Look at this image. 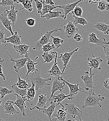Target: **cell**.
Here are the masks:
<instances>
[{
  "label": "cell",
  "instance_id": "ee69618b",
  "mask_svg": "<svg viewBox=\"0 0 109 121\" xmlns=\"http://www.w3.org/2000/svg\"><path fill=\"white\" fill-rule=\"evenodd\" d=\"M27 24L29 27H33L35 25L36 20L32 18H29L26 20Z\"/></svg>",
  "mask_w": 109,
  "mask_h": 121
},
{
  "label": "cell",
  "instance_id": "f1b7e54d",
  "mask_svg": "<svg viewBox=\"0 0 109 121\" xmlns=\"http://www.w3.org/2000/svg\"><path fill=\"white\" fill-rule=\"evenodd\" d=\"M61 11H51L49 12V13H47L46 14L42 16H40L41 18H46L47 19V21L51 19L52 18H58V17H62L64 19V15H62Z\"/></svg>",
  "mask_w": 109,
  "mask_h": 121
},
{
  "label": "cell",
  "instance_id": "c3c4849f",
  "mask_svg": "<svg viewBox=\"0 0 109 121\" xmlns=\"http://www.w3.org/2000/svg\"><path fill=\"white\" fill-rule=\"evenodd\" d=\"M44 3L46 4H49L52 6H55V4L56 3H54V2L52 1V0H44Z\"/></svg>",
  "mask_w": 109,
  "mask_h": 121
},
{
  "label": "cell",
  "instance_id": "d6a6232c",
  "mask_svg": "<svg viewBox=\"0 0 109 121\" xmlns=\"http://www.w3.org/2000/svg\"><path fill=\"white\" fill-rule=\"evenodd\" d=\"M11 88L13 89L12 91L15 92V94L19 95L20 96H21L22 97V98L24 99V98L26 95V94H27L28 89H19L16 86V85L15 84L12 85Z\"/></svg>",
  "mask_w": 109,
  "mask_h": 121
},
{
  "label": "cell",
  "instance_id": "484cf974",
  "mask_svg": "<svg viewBox=\"0 0 109 121\" xmlns=\"http://www.w3.org/2000/svg\"><path fill=\"white\" fill-rule=\"evenodd\" d=\"M35 94L36 91L35 90L34 85L31 83V86L28 89L26 95L24 98L25 102H30L31 100H32L35 97Z\"/></svg>",
  "mask_w": 109,
  "mask_h": 121
},
{
  "label": "cell",
  "instance_id": "1f68e13d",
  "mask_svg": "<svg viewBox=\"0 0 109 121\" xmlns=\"http://www.w3.org/2000/svg\"><path fill=\"white\" fill-rule=\"evenodd\" d=\"M69 14L71 15L72 16V17H73L74 18V19L73 21H72V22L75 26L77 24H80L82 25H87V24H90L84 18L77 17L73 14V13L72 12H71L70 13H69Z\"/></svg>",
  "mask_w": 109,
  "mask_h": 121
},
{
  "label": "cell",
  "instance_id": "6da1fadb",
  "mask_svg": "<svg viewBox=\"0 0 109 121\" xmlns=\"http://www.w3.org/2000/svg\"><path fill=\"white\" fill-rule=\"evenodd\" d=\"M105 97L101 96L100 95H97L93 90H91L88 95L84 100V104L82 108H84L87 107H99L102 108V104L100 102L103 101Z\"/></svg>",
  "mask_w": 109,
  "mask_h": 121
},
{
  "label": "cell",
  "instance_id": "30bf717a",
  "mask_svg": "<svg viewBox=\"0 0 109 121\" xmlns=\"http://www.w3.org/2000/svg\"><path fill=\"white\" fill-rule=\"evenodd\" d=\"M88 41L91 43H93L101 47H104L105 46L109 45V42L106 41V39L104 37H102L100 39H98L97 37L96 34L92 33L88 35Z\"/></svg>",
  "mask_w": 109,
  "mask_h": 121
},
{
  "label": "cell",
  "instance_id": "bcb514c9",
  "mask_svg": "<svg viewBox=\"0 0 109 121\" xmlns=\"http://www.w3.org/2000/svg\"><path fill=\"white\" fill-rule=\"evenodd\" d=\"M104 87L107 89V90H109V79L107 78L106 80H105L104 82Z\"/></svg>",
  "mask_w": 109,
  "mask_h": 121
},
{
  "label": "cell",
  "instance_id": "f6af8a7d",
  "mask_svg": "<svg viewBox=\"0 0 109 121\" xmlns=\"http://www.w3.org/2000/svg\"><path fill=\"white\" fill-rule=\"evenodd\" d=\"M73 39H74V40H75L76 41H77L78 42H81L83 40L82 36L78 33H76L73 35Z\"/></svg>",
  "mask_w": 109,
  "mask_h": 121
},
{
  "label": "cell",
  "instance_id": "7bdbcfd3",
  "mask_svg": "<svg viewBox=\"0 0 109 121\" xmlns=\"http://www.w3.org/2000/svg\"><path fill=\"white\" fill-rule=\"evenodd\" d=\"M104 48V52L105 55V57H106V61H107V65H109V45L105 46L103 47Z\"/></svg>",
  "mask_w": 109,
  "mask_h": 121
},
{
  "label": "cell",
  "instance_id": "d4e9b609",
  "mask_svg": "<svg viewBox=\"0 0 109 121\" xmlns=\"http://www.w3.org/2000/svg\"><path fill=\"white\" fill-rule=\"evenodd\" d=\"M53 117L56 118L59 121H65L67 117V112L65 108H58L56 114H53Z\"/></svg>",
  "mask_w": 109,
  "mask_h": 121
},
{
  "label": "cell",
  "instance_id": "ba28073f",
  "mask_svg": "<svg viewBox=\"0 0 109 121\" xmlns=\"http://www.w3.org/2000/svg\"><path fill=\"white\" fill-rule=\"evenodd\" d=\"M58 58V53L56 54V56L54 58V61L53 65L50 70L48 71V73L49 75L55 77V78H59L62 75H66V73H62L61 71L60 70L59 67H58V64H60V62H57Z\"/></svg>",
  "mask_w": 109,
  "mask_h": 121
},
{
  "label": "cell",
  "instance_id": "8d00e7d4",
  "mask_svg": "<svg viewBox=\"0 0 109 121\" xmlns=\"http://www.w3.org/2000/svg\"><path fill=\"white\" fill-rule=\"evenodd\" d=\"M13 92V91H11L8 90V88L6 87H0V97L1 99H3L4 98L6 95L11 94Z\"/></svg>",
  "mask_w": 109,
  "mask_h": 121
},
{
  "label": "cell",
  "instance_id": "d590c367",
  "mask_svg": "<svg viewBox=\"0 0 109 121\" xmlns=\"http://www.w3.org/2000/svg\"><path fill=\"white\" fill-rule=\"evenodd\" d=\"M97 9L101 11L108 10L109 9V3H107L106 1L103 0H100L98 1Z\"/></svg>",
  "mask_w": 109,
  "mask_h": 121
},
{
  "label": "cell",
  "instance_id": "cb8c5ba5",
  "mask_svg": "<svg viewBox=\"0 0 109 121\" xmlns=\"http://www.w3.org/2000/svg\"><path fill=\"white\" fill-rule=\"evenodd\" d=\"M13 47L17 54L22 56L28 54V49L30 46L24 43L19 45H14Z\"/></svg>",
  "mask_w": 109,
  "mask_h": 121
},
{
  "label": "cell",
  "instance_id": "ac0fdd59",
  "mask_svg": "<svg viewBox=\"0 0 109 121\" xmlns=\"http://www.w3.org/2000/svg\"><path fill=\"white\" fill-rule=\"evenodd\" d=\"M84 0H78V1L70 3V4H67L66 5H60L58 6L59 8H61L62 9L64 12V20H65L66 18V16L67 15L73 11L74 9L77 6L78 4L81 2L83 1Z\"/></svg>",
  "mask_w": 109,
  "mask_h": 121
},
{
  "label": "cell",
  "instance_id": "9c48e42d",
  "mask_svg": "<svg viewBox=\"0 0 109 121\" xmlns=\"http://www.w3.org/2000/svg\"><path fill=\"white\" fill-rule=\"evenodd\" d=\"M62 48L63 51L64 52V54H61L60 56L58 57V58L61 59L63 61V68L62 71L61 72L62 73H64L65 69L69 60H70L71 57L72 56L75 52L78 51V50H79V48H77L76 49H75L74 50H73L70 52H66L65 51L64 49H63V47H62Z\"/></svg>",
  "mask_w": 109,
  "mask_h": 121
},
{
  "label": "cell",
  "instance_id": "9a60e30c",
  "mask_svg": "<svg viewBox=\"0 0 109 121\" xmlns=\"http://www.w3.org/2000/svg\"><path fill=\"white\" fill-rule=\"evenodd\" d=\"M0 21L3 26L10 32L12 35H13L14 33L12 30V24L11 22L8 18L7 12L6 10L2 14L0 15Z\"/></svg>",
  "mask_w": 109,
  "mask_h": 121
},
{
  "label": "cell",
  "instance_id": "7dc6e473",
  "mask_svg": "<svg viewBox=\"0 0 109 121\" xmlns=\"http://www.w3.org/2000/svg\"><path fill=\"white\" fill-rule=\"evenodd\" d=\"M2 67V64H0V76H1L2 78V79L4 81H5L6 80V77H5V75L3 73Z\"/></svg>",
  "mask_w": 109,
  "mask_h": 121
},
{
  "label": "cell",
  "instance_id": "816d5d0a",
  "mask_svg": "<svg viewBox=\"0 0 109 121\" xmlns=\"http://www.w3.org/2000/svg\"><path fill=\"white\" fill-rule=\"evenodd\" d=\"M57 119L56 118L53 117V119L52 120V121H57Z\"/></svg>",
  "mask_w": 109,
  "mask_h": 121
},
{
  "label": "cell",
  "instance_id": "4fadbf2b",
  "mask_svg": "<svg viewBox=\"0 0 109 121\" xmlns=\"http://www.w3.org/2000/svg\"><path fill=\"white\" fill-rule=\"evenodd\" d=\"M92 54V57L87 58V60L89 61L88 65L90 68L92 69H98L99 70L101 69V68L99 67L101 63L103 62V60L100 57H95L94 56L93 51L91 52Z\"/></svg>",
  "mask_w": 109,
  "mask_h": 121
},
{
  "label": "cell",
  "instance_id": "277c9868",
  "mask_svg": "<svg viewBox=\"0 0 109 121\" xmlns=\"http://www.w3.org/2000/svg\"><path fill=\"white\" fill-rule=\"evenodd\" d=\"M90 76L89 75V72L88 71H85V75L81 77V79L84 82V89L86 91H88L90 89L93 90L95 88L94 85V81L93 79V76L94 74L92 73V69L90 68Z\"/></svg>",
  "mask_w": 109,
  "mask_h": 121
},
{
  "label": "cell",
  "instance_id": "4dcf8cb0",
  "mask_svg": "<svg viewBox=\"0 0 109 121\" xmlns=\"http://www.w3.org/2000/svg\"><path fill=\"white\" fill-rule=\"evenodd\" d=\"M18 74V81L16 83V86L21 89H26L29 88L31 85H29V84L28 83V81L25 80H22L21 79L20 77V75Z\"/></svg>",
  "mask_w": 109,
  "mask_h": 121
},
{
  "label": "cell",
  "instance_id": "7c38bea8",
  "mask_svg": "<svg viewBox=\"0 0 109 121\" xmlns=\"http://www.w3.org/2000/svg\"><path fill=\"white\" fill-rule=\"evenodd\" d=\"M38 101L35 105H33L31 104L30 107V110H32L34 109L37 110L40 108H46L47 103L48 102V97H47L46 94L40 95L38 96Z\"/></svg>",
  "mask_w": 109,
  "mask_h": 121
},
{
  "label": "cell",
  "instance_id": "e0dca14e",
  "mask_svg": "<svg viewBox=\"0 0 109 121\" xmlns=\"http://www.w3.org/2000/svg\"><path fill=\"white\" fill-rule=\"evenodd\" d=\"M14 105V102L10 100L7 101L3 106V108L5 110V113L11 116L15 115L16 116V114H19V112L16 109Z\"/></svg>",
  "mask_w": 109,
  "mask_h": 121
},
{
  "label": "cell",
  "instance_id": "11a10c76",
  "mask_svg": "<svg viewBox=\"0 0 109 121\" xmlns=\"http://www.w3.org/2000/svg\"><path fill=\"white\" fill-rule=\"evenodd\" d=\"M103 0V1H106V2L107 3H109V0Z\"/></svg>",
  "mask_w": 109,
  "mask_h": 121
},
{
  "label": "cell",
  "instance_id": "2e32d148",
  "mask_svg": "<svg viewBox=\"0 0 109 121\" xmlns=\"http://www.w3.org/2000/svg\"><path fill=\"white\" fill-rule=\"evenodd\" d=\"M62 80L65 83V84H66L69 89H70V93L69 95H71L72 96L73 95H76L78 94V92L79 91H81L82 92H83L84 93L87 94H88V93L86 92H85V91H83V90L84 89V88H79L78 86H79V83H77V84H73L70 83L69 81H67L65 80L64 79H63V78H62Z\"/></svg>",
  "mask_w": 109,
  "mask_h": 121
},
{
  "label": "cell",
  "instance_id": "44dd1931",
  "mask_svg": "<svg viewBox=\"0 0 109 121\" xmlns=\"http://www.w3.org/2000/svg\"><path fill=\"white\" fill-rule=\"evenodd\" d=\"M7 12V16L8 20L11 22L13 27L15 26L17 19V14L18 11L15 9V6H11V9L9 10H6Z\"/></svg>",
  "mask_w": 109,
  "mask_h": 121
},
{
  "label": "cell",
  "instance_id": "4316f807",
  "mask_svg": "<svg viewBox=\"0 0 109 121\" xmlns=\"http://www.w3.org/2000/svg\"><path fill=\"white\" fill-rule=\"evenodd\" d=\"M57 54V52L55 51H49L48 52H44V53L42 55V57L44 59V61L41 63L45 62L48 63L51 62L55 58Z\"/></svg>",
  "mask_w": 109,
  "mask_h": 121
},
{
  "label": "cell",
  "instance_id": "b9f144b4",
  "mask_svg": "<svg viewBox=\"0 0 109 121\" xmlns=\"http://www.w3.org/2000/svg\"><path fill=\"white\" fill-rule=\"evenodd\" d=\"M5 32L0 27V45L2 43H6L5 41Z\"/></svg>",
  "mask_w": 109,
  "mask_h": 121
},
{
  "label": "cell",
  "instance_id": "6f0895ef",
  "mask_svg": "<svg viewBox=\"0 0 109 121\" xmlns=\"http://www.w3.org/2000/svg\"><path fill=\"white\" fill-rule=\"evenodd\" d=\"M2 101L1 100H0V107H1V104H2Z\"/></svg>",
  "mask_w": 109,
  "mask_h": 121
},
{
  "label": "cell",
  "instance_id": "7a4b0ae2",
  "mask_svg": "<svg viewBox=\"0 0 109 121\" xmlns=\"http://www.w3.org/2000/svg\"><path fill=\"white\" fill-rule=\"evenodd\" d=\"M28 79L30 81L31 83L34 84L35 91H38L39 89L46 87L47 86H50L51 84L47 83V82L52 80L51 78L46 79L42 78L40 76V71L38 69H36V70L32 72L31 77L28 78Z\"/></svg>",
  "mask_w": 109,
  "mask_h": 121
},
{
  "label": "cell",
  "instance_id": "83f0119b",
  "mask_svg": "<svg viewBox=\"0 0 109 121\" xmlns=\"http://www.w3.org/2000/svg\"><path fill=\"white\" fill-rule=\"evenodd\" d=\"M94 28L99 30L105 35L109 34V26L103 22H97L93 26Z\"/></svg>",
  "mask_w": 109,
  "mask_h": 121
},
{
  "label": "cell",
  "instance_id": "3957f363",
  "mask_svg": "<svg viewBox=\"0 0 109 121\" xmlns=\"http://www.w3.org/2000/svg\"><path fill=\"white\" fill-rule=\"evenodd\" d=\"M61 30H62L61 28H56L55 29L53 30H51L49 31H47L44 35H42V36L40 38V39L35 43L34 45L32 48V49L33 50H40L41 49L43 46L49 43L50 36L53 33Z\"/></svg>",
  "mask_w": 109,
  "mask_h": 121
},
{
  "label": "cell",
  "instance_id": "9f6ffc18",
  "mask_svg": "<svg viewBox=\"0 0 109 121\" xmlns=\"http://www.w3.org/2000/svg\"><path fill=\"white\" fill-rule=\"evenodd\" d=\"M0 121H6L4 119H2V118H1L0 117Z\"/></svg>",
  "mask_w": 109,
  "mask_h": 121
},
{
  "label": "cell",
  "instance_id": "836d02e7",
  "mask_svg": "<svg viewBox=\"0 0 109 121\" xmlns=\"http://www.w3.org/2000/svg\"><path fill=\"white\" fill-rule=\"evenodd\" d=\"M33 0H26L22 3L23 8L20 9V10L25 9L29 12H32L33 9L32 6V2Z\"/></svg>",
  "mask_w": 109,
  "mask_h": 121
},
{
  "label": "cell",
  "instance_id": "681fc988",
  "mask_svg": "<svg viewBox=\"0 0 109 121\" xmlns=\"http://www.w3.org/2000/svg\"><path fill=\"white\" fill-rule=\"evenodd\" d=\"M26 0H14V2H16V4H19L21 3L22 4L24 1H25Z\"/></svg>",
  "mask_w": 109,
  "mask_h": 121
},
{
  "label": "cell",
  "instance_id": "e575fe53",
  "mask_svg": "<svg viewBox=\"0 0 109 121\" xmlns=\"http://www.w3.org/2000/svg\"><path fill=\"white\" fill-rule=\"evenodd\" d=\"M52 38L53 44L55 47V48H59L60 47H62V44L64 43V40L60 38L59 37H55L52 35H51L50 36Z\"/></svg>",
  "mask_w": 109,
  "mask_h": 121
},
{
  "label": "cell",
  "instance_id": "74e56055",
  "mask_svg": "<svg viewBox=\"0 0 109 121\" xmlns=\"http://www.w3.org/2000/svg\"><path fill=\"white\" fill-rule=\"evenodd\" d=\"M54 48H55V47H54V45L53 44H51L50 43L43 46L41 48L42 50L44 52H48L51 51Z\"/></svg>",
  "mask_w": 109,
  "mask_h": 121
},
{
  "label": "cell",
  "instance_id": "f546056e",
  "mask_svg": "<svg viewBox=\"0 0 109 121\" xmlns=\"http://www.w3.org/2000/svg\"><path fill=\"white\" fill-rule=\"evenodd\" d=\"M41 2L42 3V9L41 10V15H40V16H42L49 13V12L52 11L53 9L56 8H59L58 6H52L51 5L45 4L44 0H41Z\"/></svg>",
  "mask_w": 109,
  "mask_h": 121
},
{
  "label": "cell",
  "instance_id": "8fae6325",
  "mask_svg": "<svg viewBox=\"0 0 109 121\" xmlns=\"http://www.w3.org/2000/svg\"><path fill=\"white\" fill-rule=\"evenodd\" d=\"M65 34L68 38H71L78 31V28L73 23L72 21H68L66 25L64 26Z\"/></svg>",
  "mask_w": 109,
  "mask_h": 121
},
{
  "label": "cell",
  "instance_id": "f5cc1de1",
  "mask_svg": "<svg viewBox=\"0 0 109 121\" xmlns=\"http://www.w3.org/2000/svg\"><path fill=\"white\" fill-rule=\"evenodd\" d=\"M4 61V59H2L1 58H0V63L3 62Z\"/></svg>",
  "mask_w": 109,
  "mask_h": 121
},
{
  "label": "cell",
  "instance_id": "603a6c76",
  "mask_svg": "<svg viewBox=\"0 0 109 121\" xmlns=\"http://www.w3.org/2000/svg\"><path fill=\"white\" fill-rule=\"evenodd\" d=\"M21 36L18 34L17 31H16L13 35L7 38H5L6 42L13 44L14 45H19L21 44L20 39Z\"/></svg>",
  "mask_w": 109,
  "mask_h": 121
},
{
  "label": "cell",
  "instance_id": "f35d334b",
  "mask_svg": "<svg viewBox=\"0 0 109 121\" xmlns=\"http://www.w3.org/2000/svg\"><path fill=\"white\" fill-rule=\"evenodd\" d=\"M0 5L4 7L6 9L7 6H14V1L13 0H1Z\"/></svg>",
  "mask_w": 109,
  "mask_h": 121
},
{
  "label": "cell",
  "instance_id": "8992f818",
  "mask_svg": "<svg viewBox=\"0 0 109 121\" xmlns=\"http://www.w3.org/2000/svg\"><path fill=\"white\" fill-rule=\"evenodd\" d=\"M65 105L66 106V111L72 117L75 118L76 117L78 116L80 121L82 120L83 112L75 106L74 104H65Z\"/></svg>",
  "mask_w": 109,
  "mask_h": 121
},
{
  "label": "cell",
  "instance_id": "ab89813d",
  "mask_svg": "<svg viewBox=\"0 0 109 121\" xmlns=\"http://www.w3.org/2000/svg\"><path fill=\"white\" fill-rule=\"evenodd\" d=\"M73 14L77 17H81L83 14V9L80 7L77 6L72 11Z\"/></svg>",
  "mask_w": 109,
  "mask_h": 121
},
{
  "label": "cell",
  "instance_id": "d6986e66",
  "mask_svg": "<svg viewBox=\"0 0 109 121\" xmlns=\"http://www.w3.org/2000/svg\"><path fill=\"white\" fill-rule=\"evenodd\" d=\"M16 97V100L15 102H14V105L17 106L19 109L20 111V112L22 114V115L23 117L26 116L25 114V109L27 108L25 104V101L24 99L22 98L21 96H20L19 95L15 94H14Z\"/></svg>",
  "mask_w": 109,
  "mask_h": 121
},
{
  "label": "cell",
  "instance_id": "60d3db41",
  "mask_svg": "<svg viewBox=\"0 0 109 121\" xmlns=\"http://www.w3.org/2000/svg\"><path fill=\"white\" fill-rule=\"evenodd\" d=\"M35 4L37 10V13L40 15H41V10L42 9V3L41 2V0L39 1V0H34Z\"/></svg>",
  "mask_w": 109,
  "mask_h": 121
},
{
  "label": "cell",
  "instance_id": "db71d44e",
  "mask_svg": "<svg viewBox=\"0 0 109 121\" xmlns=\"http://www.w3.org/2000/svg\"><path fill=\"white\" fill-rule=\"evenodd\" d=\"M77 121V120H71V119H69V120H67V121ZM82 121V120H81V121Z\"/></svg>",
  "mask_w": 109,
  "mask_h": 121
},
{
  "label": "cell",
  "instance_id": "7402d4cb",
  "mask_svg": "<svg viewBox=\"0 0 109 121\" xmlns=\"http://www.w3.org/2000/svg\"><path fill=\"white\" fill-rule=\"evenodd\" d=\"M50 105L48 108H46V107L42 108H40L37 110L39 111H42L43 114L44 115H46L48 117V119L50 120V121H52V119H51L52 116L55 110V108L57 105L53 103H50Z\"/></svg>",
  "mask_w": 109,
  "mask_h": 121
},
{
  "label": "cell",
  "instance_id": "5b68a950",
  "mask_svg": "<svg viewBox=\"0 0 109 121\" xmlns=\"http://www.w3.org/2000/svg\"><path fill=\"white\" fill-rule=\"evenodd\" d=\"M74 97H72V96L69 94L68 95H65L64 93H54L53 96L50 99H48V102L49 103H53L57 106L59 105H61L62 106V108H65V107L61 104V102L63 101L65 99L72 101L73 100V99H74Z\"/></svg>",
  "mask_w": 109,
  "mask_h": 121
},
{
  "label": "cell",
  "instance_id": "ffe728a7",
  "mask_svg": "<svg viewBox=\"0 0 109 121\" xmlns=\"http://www.w3.org/2000/svg\"><path fill=\"white\" fill-rule=\"evenodd\" d=\"M9 56L10 57V60L12 62H14L16 63V64L13 66L15 70L17 73H18L19 71H20L21 68L26 66V63L27 62V58H21L17 60H14L13 58L9 55Z\"/></svg>",
  "mask_w": 109,
  "mask_h": 121
},
{
  "label": "cell",
  "instance_id": "680465c9",
  "mask_svg": "<svg viewBox=\"0 0 109 121\" xmlns=\"http://www.w3.org/2000/svg\"><path fill=\"white\" fill-rule=\"evenodd\" d=\"M108 121H109V119H108Z\"/></svg>",
  "mask_w": 109,
  "mask_h": 121
},
{
  "label": "cell",
  "instance_id": "f907efd6",
  "mask_svg": "<svg viewBox=\"0 0 109 121\" xmlns=\"http://www.w3.org/2000/svg\"><path fill=\"white\" fill-rule=\"evenodd\" d=\"M100 0H89V3H97Z\"/></svg>",
  "mask_w": 109,
  "mask_h": 121
},
{
  "label": "cell",
  "instance_id": "5bb4252c",
  "mask_svg": "<svg viewBox=\"0 0 109 121\" xmlns=\"http://www.w3.org/2000/svg\"><path fill=\"white\" fill-rule=\"evenodd\" d=\"M25 57L27 58V62L26 63V66L27 67V72L25 78H26L29 75V73H32L36 70V69L35 68V65L38 64V63L35 62V61L38 59V57L37 56L34 60H32L30 57V56L28 54L25 55Z\"/></svg>",
  "mask_w": 109,
  "mask_h": 121
},
{
  "label": "cell",
  "instance_id": "52a82bcc",
  "mask_svg": "<svg viewBox=\"0 0 109 121\" xmlns=\"http://www.w3.org/2000/svg\"><path fill=\"white\" fill-rule=\"evenodd\" d=\"M62 77L61 76L59 78H55L54 80L51 89V95L48 99H50L56 91H59L61 92L64 90L65 84L62 80Z\"/></svg>",
  "mask_w": 109,
  "mask_h": 121
}]
</instances>
